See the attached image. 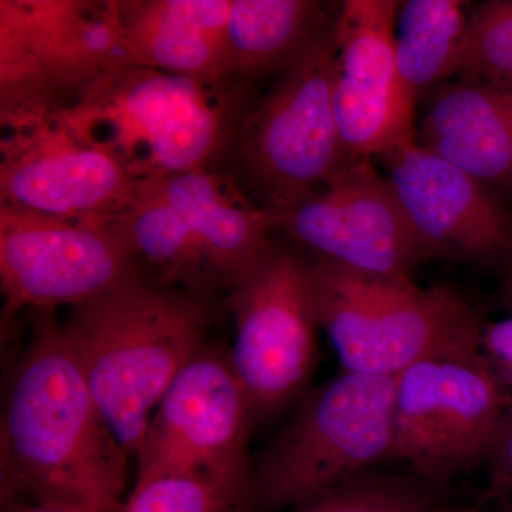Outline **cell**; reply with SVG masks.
Masks as SVG:
<instances>
[{"label": "cell", "instance_id": "484cf974", "mask_svg": "<svg viewBox=\"0 0 512 512\" xmlns=\"http://www.w3.org/2000/svg\"><path fill=\"white\" fill-rule=\"evenodd\" d=\"M2 512H79L69 508L49 507V505L10 504L2 507Z\"/></svg>", "mask_w": 512, "mask_h": 512}, {"label": "cell", "instance_id": "44dd1931", "mask_svg": "<svg viewBox=\"0 0 512 512\" xmlns=\"http://www.w3.org/2000/svg\"><path fill=\"white\" fill-rule=\"evenodd\" d=\"M120 512H256L254 485L183 474L136 478Z\"/></svg>", "mask_w": 512, "mask_h": 512}, {"label": "cell", "instance_id": "f1b7e54d", "mask_svg": "<svg viewBox=\"0 0 512 512\" xmlns=\"http://www.w3.org/2000/svg\"><path fill=\"white\" fill-rule=\"evenodd\" d=\"M440 512H461V511H440Z\"/></svg>", "mask_w": 512, "mask_h": 512}, {"label": "cell", "instance_id": "4fadbf2b", "mask_svg": "<svg viewBox=\"0 0 512 512\" xmlns=\"http://www.w3.org/2000/svg\"><path fill=\"white\" fill-rule=\"evenodd\" d=\"M3 133L0 205L66 220H106L133 197L137 181L123 165L59 116Z\"/></svg>", "mask_w": 512, "mask_h": 512}, {"label": "cell", "instance_id": "2e32d148", "mask_svg": "<svg viewBox=\"0 0 512 512\" xmlns=\"http://www.w3.org/2000/svg\"><path fill=\"white\" fill-rule=\"evenodd\" d=\"M0 20L29 47L62 113L137 67L117 0H0Z\"/></svg>", "mask_w": 512, "mask_h": 512}, {"label": "cell", "instance_id": "83f0119b", "mask_svg": "<svg viewBox=\"0 0 512 512\" xmlns=\"http://www.w3.org/2000/svg\"><path fill=\"white\" fill-rule=\"evenodd\" d=\"M507 299H508V306H510V311H511V316H512V276L510 278V282H508Z\"/></svg>", "mask_w": 512, "mask_h": 512}, {"label": "cell", "instance_id": "8fae6325", "mask_svg": "<svg viewBox=\"0 0 512 512\" xmlns=\"http://www.w3.org/2000/svg\"><path fill=\"white\" fill-rule=\"evenodd\" d=\"M249 404L228 350L210 343L183 367L151 417L137 478L183 474L254 485Z\"/></svg>", "mask_w": 512, "mask_h": 512}, {"label": "cell", "instance_id": "e0dca14e", "mask_svg": "<svg viewBox=\"0 0 512 512\" xmlns=\"http://www.w3.org/2000/svg\"><path fill=\"white\" fill-rule=\"evenodd\" d=\"M419 144L497 192H512V84L460 80L427 94Z\"/></svg>", "mask_w": 512, "mask_h": 512}, {"label": "cell", "instance_id": "ffe728a7", "mask_svg": "<svg viewBox=\"0 0 512 512\" xmlns=\"http://www.w3.org/2000/svg\"><path fill=\"white\" fill-rule=\"evenodd\" d=\"M460 0H409L400 3L396 60L407 100L433 92L460 66L470 16Z\"/></svg>", "mask_w": 512, "mask_h": 512}, {"label": "cell", "instance_id": "d4e9b609", "mask_svg": "<svg viewBox=\"0 0 512 512\" xmlns=\"http://www.w3.org/2000/svg\"><path fill=\"white\" fill-rule=\"evenodd\" d=\"M481 350L503 383L512 386V316L484 325Z\"/></svg>", "mask_w": 512, "mask_h": 512}, {"label": "cell", "instance_id": "cb8c5ba5", "mask_svg": "<svg viewBox=\"0 0 512 512\" xmlns=\"http://www.w3.org/2000/svg\"><path fill=\"white\" fill-rule=\"evenodd\" d=\"M487 463L494 497L512 493V396Z\"/></svg>", "mask_w": 512, "mask_h": 512}, {"label": "cell", "instance_id": "8992f818", "mask_svg": "<svg viewBox=\"0 0 512 512\" xmlns=\"http://www.w3.org/2000/svg\"><path fill=\"white\" fill-rule=\"evenodd\" d=\"M394 379L343 370L306 390L255 460L256 512L292 510L393 458Z\"/></svg>", "mask_w": 512, "mask_h": 512}, {"label": "cell", "instance_id": "7a4b0ae2", "mask_svg": "<svg viewBox=\"0 0 512 512\" xmlns=\"http://www.w3.org/2000/svg\"><path fill=\"white\" fill-rule=\"evenodd\" d=\"M215 301L143 276L70 309L62 335L114 436L136 458L151 417L208 345Z\"/></svg>", "mask_w": 512, "mask_h": 512}, {"label": "cell", "instance_id": "d6986e66", "mask_svg": "<svg viewBox=\"0 0 512 512\" xmlns=\"http://www.w3.org/2000/svg\"><path fill=\"white\" fill-rule=\"evenodd\" d=\"M311 0H231L228 46L231 76L248 84L288 66L330 22Z\"/></svg>", "mask_w": 512, "mask_h": 512}, {"label": "cell", "instance_id": "4316f807", "mask_svg": "<svg viewBox=\"0 0 512 512\" xmlns=\"http://www.w3.org/2000/svg\"><path fill=\"white\" fill-rule=\"evenodd\" d=\"M497 500V512H512V493L498 495L495 497Z\"/></svg>", "mask_w": 512, "mask_h": 512}, {"label": "cell", "instance_id": "30bf717a", "mask_svg": "<svg viewBox=\"0 0 512 512\" xmlns=\"http://www.w3.org/2000/svg\"><path fill=\"white\" fill-rule=\"evenodd\" d=\"M138 276L109 218L66 220L0 205L3 326L23 309H72Z\"/></svg>", "mask_w": 512, "mask_h": 512}, {"label": "cell", "instance_id": "6da1fadb", "mask_svg": "<svg viewBox=\"0 0 512 512\" xmlns=\"http://www.w3.org/2000/svg\"><path fill=\"white\" fill-rule=\"evenodd\" d=\"M0 430L2 507L120 512L128 456L94 400L53 311H35Z\"/></svg>", "mask_w": 512, "mask_h": 512}, {"label": "cell", "instance_id": "7c38bea8", "mask_svg": "<svg viewBox=\"0 0 512 512\" xmlns=\"http://www.w3.org/2000/svg\"><path fill=\"white\" fill-rule=\"evenodd\" d=\"M278 232L315 261L390 279H412L433 259L397 200L392 184L369 160L342 174L288 210L276 212Z\"/></svg>", "mask_w": 512, "mask_h": 512}, {"label": "cell", "instance_id": "9a60e30c", "mask_svg": "<svg viewBox=\"0 0 512 512\" xmlns=\"http://www.w3.org/2000/svg\"><path fill=\"white\" fill-rule=\"evenodd\" d=\"M410 224L434 258L498 264L512 258V215L497 192L420 146L380 156Z\"/></svg>", "mask_w": 512, "mask_h": 512}, {"label": "cell", "instance_id": "277c9868", "mask_svg": "<svg viewBox=\"0 0 512 512\" xmlns=\"http://www.w3.org/2000/svg\"><path fill=\"white\" fill-rule=\"evenodd\" d=\"M248 84L205 83L134 67L103 93L57 114L136 181L218 170L252 109Z\"/></svg>", "mask_w": 512, "mask_h": 512}, {"label": "cell", "instance_id": "5b68a950", "mask_svg": "<svg viewBox=\"0 0 512 512\" xmlns=\"http://www.w3.org/2000/svg\"><path fill=\"white\" fill-rule=\"evenodd\" d=\"M313 305L346 372L397 377L434 357L480 353L484 325L451 286L311 262Z\"/></svg>", "mask_w": 512, "mask_h": 512}, {"label": "cell", "instance_id": "52a82bcc", "mask_svg": "<svg viewBox=\"0 0 512 512\" xmlns=\"http://www.w3.org/2000/svg\"><path fill=\"white\" fill-rule=\"evenodd\" d=\"M335 22L282 70L239 128L231 156L234 177L266 210H288L355 164L343 146L333 104Z\"/></svg>", "mask_w": 512, "mask_h": 512}, {"label": "cell", "instance_id": "ac0fdd59", "mask_svg": "<svg viewBox=\"0 0 512 512\" xmlns=\"http://www.w3.org/2000/svg\"><path fill=\"white\" fill-rule=\"evenodd\" d=\"M231 0H117L137 66L205 83L232 79L228 18Z\"/></svg>", "mask_w": 512, "mask_h": 512}, {"label": "cell", "instance_id": "3957f363", "mask_svg": "<svg viewBox=\"0 0 512 512\" xmlns=\"http://www.w3.org/2000/svg\"><path fill=\"white\" fill-rule=\"evenodd\" d=\"M143 181L117 225L144 278L218 302L275 247L278 215L234 175L195 170Z\"/></svg>", "mask_w": 512, "mask_h": 512}, {"label": "cell", "instance_id": "603a6c76", "mask_svg": "<svg viewBox=\"0 0 512 512\" xmlns=\"http://www.w3.org/2000/svg\"><path fill=\"white\" fill-rule=\"evenodd\" d=\"M460 80L512 84V0L478 6L468 22Z\"/></svg>", "mask_w": 512, "mask_h": 512}, {"label": "cell", "instance_id": "7402d4cb", "mask_svg": "<svg viewBox=\"0 0 512 512\" xmlns=\"http://www.w3.org/2000/svg\"><path fill=\"white\" fill-rule=\"evenodd\" d=\"M436 493L416 477L369 471L289 512H430Z\"/></svg>", "mask_w": 512, "mask_h": 512}, {"label": "cell", "instance_id": "ba28073f", "mask_svg": "<svg viewBox=\"0 0 512 512\" xmlns=\"http://www.w3.org/2000/svg\"><path fill=\"white\" fill-rule=\"evenodd\" d=\"M510 400L483 352L417 363L394 379L393 458L439 491L487 463Z\"/></svg>", "mask_w": 512, "mask_h": 512}, {"label": "cell", "instance_id": "9c48e42d", "mask_svg": "<svg viewBox=\"0 0 512 512\" xmlns=\"http://www.w3.org/2000/svg\"><path fill=\"white\" fill-rule=\"evenodd\" d=\"M311 262L299 249L275 244L225 299L235 322L229 360L252 424L298 402L308 390L320 330Z\"/></svg>", "mask_w": 512, "mask_h": 512}, {"label": "cell", "instance_id": "5bb4252c", "mask_svg": "<svg viewBox=\"0 0 512 512\" xmlns=\"http://www.w3.org/2000/svg\"><path fill=\"white\" fill-rule=\"evenodd\" d=\"M400 2L346 0L335 22L333 104L350 160L383 156L414 134V106L400 83L396 20Z\"/></svg>", "mask_w": 512, "mask_h": 512}]
</instances>
